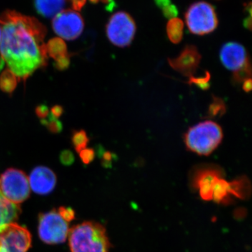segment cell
<instances>
[{
	"mask_svg": "<svg viewBox=\"0 0 252 252\" xmlns=\"http://www.w3.org/2000/svg\"><path fill=\"white\" fill-rule=\"evenodd\" d=\"M0 54L20 81L48 64L46 28L36 18L7 10L0 15Z\"/></svg>",
	"mask_w": 252,
	"mask_h": 252,
	"instance_id": "cell-1",
	"label": "cell"
},
{
	"mask_svg": "<svg viewBox=\"0 0 252 252\" xmlns=\"http://www.w3.org/2000/svg\"><path fill=\"white\" fill-rule=\"evenodd\" d=\"M69 245L71 252H109L111 247L105 228L93 221L84 222L72 228Z\"/></svg>",
	"mask_w": 252,
	"mask_h": 252,
	"instance_id": "cell-2",
	"label": "cell"
},
{
	"mask_svg": "<svg viewBox=\"0 0 252 252\" xmlns=\"http://www.w3.org/2000/svg\"><path fill=\"white\" fill-rule=\"evenodd\" d=\"M223 131L212 121H205L190 127L185 135L187 148L200 156H209L223 140Z\"/></svg>",
	"mask_w": 252,
	"mask_h": 252,
	"instance_id": "cell-3",
	"label": "cell"
},
{
	"mask_svg": "<svg viewBox=\"0 0 252 252\" xmlns=\"http://www.w3.org/2000/svg\"><path fill=\"white\" fill-rule=\"evenodd\" d=\"M74 211L71 208L61 207L39 217V238L44 243H64L69 235V223L74 218Z\"/></svg>",
	"mask_w": 252,
	"mask_h": 252,
	"instance_id": "cell-4",
	"label": "cell"
},
{
	"mask_svg": "<svg viewBox=\"0 0 252 252\" xmlns=\"http://www.w3.org/2000/svg\"><path fill=\"white\" fill-rule=\"evenodd\" d=\"M189 31L196 35H205L215 31L218 18L215 8L206 1H197L189 6L185 14Z\"/></svg>",
	"mask_w": 252,
	"mask_h": 252,
	"instance_id": "cell-5",
	"label": "cell"
},
{
	"mask_svg": "<svg viewBox=\"0 0 252 252\" xmlns=\"http://www.w3.org/2000/svg\"><path fill=\"white\" fill-rule=\"evenodd\" d=\"M136 24L133 18L125 11L115 13L106 26V34L109 41L118 47L130 46L135 38Z\"/></svg>",
	"mask_w": 252,
	"mask_h": 252,
	"instance_id": "cell-6",
	"label": "cell"
},
{
	"mask_svg": "<svg viewBox=\"0 0 252 252\" xmlns=\"http://www.w3.org/2000/svg\"><path fill=\"white\" fill-rule=\"evenodd\" d=\"M29 180L23 171L10 168L0 176V193L11 203H22L30 195Z\"/></svg>",
	"mask_w": 252,
	"mask_h": 252,
	"instance_id": "cell-7",
	"label": "cell"
},
{
	"mask_svg": "<svg viewBox=\"0 0 252 252\" xmlns=\"http://www.w3.org/2000/svg\"><path fill=\"white\" fill-rule=\"evenodd\" d=\"M52 28L55 33L62 39L74 40L83 32L84 21L77 11L63 10L53 19Z\"/></svg>",
	"mask_w": 252,
	"mask_h": 252,
	"instance_id": "cell-8",
	"label": "cell"
},
{
	"mask_svg": "<svg viewBox=\"0 0 252 252\" xmlns=\"http://www.w3.org/2000/svg\"><path fill=\"white\" fill-rule=\"evenodd\" d=\"M31 235L24 227L13 223L0 232V252H27Z\"/></svg>",
	"mask_w": 252,
	"mask_h": 252,
	"instance_id": "cell-9",
	"label": "cell"
},
{
	"mask_svg": "<svg viewBox=\"0 0 252 252\" xmlns=\"http://www.w3.org/2000/svg\"><path fill=\"white\" fill-rule=\"evenodd\" d=\"M201 61V55L193 45H187L175 59H169L172 69L185 77H193Z\"/></svg>",
	"mask_w": 252,
	"mask_h": 252,
	"instance_id": "cell-10",
	"label": "cell"
},
{
	"mask_svg": "<svg viewBox=\"0 0 252 252\" xmlns=\"http://www.w3.org/2000/svg\"><path fill=\"white\" fill-rule=\"evenodd\" d=\"M220 62L226 69L236 71L243 67L248 61V53L241 44L228 42L220 50Z\"/></svg>",
	"mask_w": 252,
	"mask_h": 252,
	"instance_id": "cell-11",
	"label": "cell"
},
{
	"mask_svg": "<svg viewBox=\"0 0 252 252\" xmlns=\"http://www.w3.org/2000/svg\"><path fill=\"white\" fill-rule=\"evenodd\" d=\"M29 184L30 187L35 193L46 195L51 193L56 187V176L48 167H37L32 171Z\"/></svg>",
	"mask_w": 252,
	"mask_h": 252,
	"instance_id": "cell-12",
	"label": "cell"
},
{
	"mask_svg": "<svg viewBox=\"0 0 252 252\" xmlns=\"http://www.w3.org/2000/svg\"><path fill=\"white\" fill-rule=\"evenodd\" d=\"M220 177V172L216 169H203L195 173L194 185L203 200L210 201L213 199L214 185Z\"/></svg>",
	"mask_w": 252,
	"mask_h": 252,
	"instance_id": "cell-13",
	"label": "cell"
},
{
	"mask_svg": "<svg viewBox=\"0 0 252 252\" xmlns=\"http://www.w3.org/2000/svg\"><path fill=\"white\" fill-rule=\"evenodd\" d=\"M48 57L54 61L55 67L59 70H64L70 64V56L67 51V46L61 38H54L46 44Z\"/></svg>",
	"mask_w": 252,
	"mask_h": 252,
	"instance_id": "cell-14",
	"label": "cell"
},
{
	"mask_svg": "<svg viewBox=\"0 0 252 252\" xmlns=\"http://www.w3.org/2000/svg\"><path fill=\"white\" fill-rule=\"evenodd\" d=\"M20 212L21 210L18 205L6 200L0 193V232L11 223H14Z\"/></svg>",
	"mask_w": 252,
	"mask_h": 252,
	"instance_id": "cell-15",
	"label": "cell"
},
{
	"mask_svg": "<svg viewBox=\"0 0 252 252\" xmlns=\"http://www.w3.org/2000/svg\"><path fill=\"white\" fill-rule=\"evenodd\" d=\"M66 0H34V7L38 14L45 18H54L63 11Z\"/></svg>",
	"mask_w": 252,
	"mask_h": 252,
	"instance_id": "cell-16",
	"label": "cell"
},
{
	"mask_svg": "<svg viewBox=\"0 0 252 252\" xmlns=\"http://www.w3.org/2000/svg\"><path fill=\"white\" fill-rule=\"evenodd\" d=\"M167 34L173 44H179L183 38L184 23L178 18L170 19L167 24Z\"/></svg>",
	"mask_w": 252,
	"mask_h": 252,
	"instance_id": "cell-17",
	"label": "cell"
},
{
	"mask_svg": "<svg viewBox=\"0 0 252 252\" xmlns=\"http://www.w3.org/2000/svg\"><path fill=\"white\" fill-rule=\"evenodd\" d=\"M232 193L230 183L223 179H217L214 185L213 199L217 203H220L224 201L225 198Z\"/></svg>",
	"mask_w": 252,
	"mask_h": 252,
	"instance_id": "cell-18",
	"label": "cell"
},
{
	"mask_svg": "<svg viewBox=\"0 0 252 252\" xmlns=\"http://www.w3.org/2000/svg\"><path fill=\"white\" fill-rule=\"evenodd\" d=\"M18 78L10 70L5 69L0 76V89L6 94H11L17 87Z\"/></svg>",
	"mask_w": 252,
	"mask_h": 252,
	"instance_id": "cell-19",
	"label": "cell"
},
{
	"mask_svg": "<svg viewBox=\"0 0 252 252\" xmlns=\"http://www.w3.org/2000/svg\"><path fill=\"white\" fill-rule=\"evenodd\" d=\"M226 107L224 101L220 97L212 96V102L209 106L207 114L210 118H220L224 115Z\"/></svg>",
	"mask_w": 252,
	"mask_h": 252,
	"instance_id": "cell-20",
	"label": "cell"
},
{
	"mask_svg": "<svg viewBox=\"0 0 252 252\" xmlns=\"http://www.w3.org/2000/svg\"><path fill=\"white\" fill-rule=\"evenodd\" d=\"M158 7L161 10L164 16L169 19L177 18L178 9L172 2V0H154Z\"/></svg>",
	"mask_w": 252,
	"mask_h": 252,
	"instance_id": "cell-21",
	"label": "cell"
},
{
	"mask_svg": "<svg viewBox=\"0 0 252 252\" xmlns=\"http://www.w3.org/2000/svg\"><path fill=\"white\" fill-rule=\"evenodd\" d=\"M252 76V67L250 61H247V63L238 70L235 71L233 74L232 80L235 84H239L240 83H243L247 79H250Z\"/></svg>",
	"mask_w": 252,
	"mask_h": 252,
	"instance_id": "cell-22",
	"label": "cell"
},
{
	"mask_svg": "<svg viewBox=\"0 0 252 252\" xmlns=\"http://www.w3.org/2000/svg\"><path fill=\"white\" fill-rule=\"evenodd\" d=\"M72 141L74 148L77 152H81V151L86 149V146L89 142V139L87 134L84 130L75 131L73 133Z\"/></svg>",
	"mask_w": 252,
	"mask_h": 252,
	"instance_id": "cell-23",
	"label": "cell"
},
{
	"mask_svg": "<svg viewBox=\"0 0 252 252\" xmlns=\"http://www.w3.org/2000/svg\"><path fill=\"white\" fill-rule=\"evenodd\" d=\"M41 122L43 125L47 127V129H49L51 132H54V133H59L62 130V123L60 122L59 118L53 115L51 111H50L47 117L44 118V119H41Z\"/></svg>",
	"mask_w": 252,
	"mask_h": 252,
	"instance_id": "cell-24",
	"label": "cell"
},
{
	"mask_svg": "<svg viewBox=\"0 0 252 252\" xmlns=\"http://www.w3.org/2000/svg\"><path fill=\"white\" fill-rule=\"evenodd\" d=\"M210 78H211V76H210V72L207 71L204 77H189L188 84H189V85H193V84H194V85L198 86V87L200 88L202 90H207L210 86Z\"/></svg>",
	"mask_w": 252,
	"mask_h": 252,
	"instance_id": "cell-25",
	"label": "cell"
},
{
	"mask_svg": "<svg viewBox=\"0 0 252 252\" xmlns=\"http://www.w3.org/2000/svg\"><path fill=\"white\" fill-rule=\"evenodd\" d=\"M81 158L85 163H89L92 161L94 157V152L92 149H85L79 152Z\"/></svg>",
	"mask_w": 252,
	"mask_h": 252,
	"instance_id": "cell-26",
	"label": "cell"
},
{
	"mask_svg": "<svg viewBox=\"0 0 252 252\" xmlns=\"http://www.w3.org/2000/svg\"><path fill=\"white\" fill-rule=\"evenodd\" d=\"M246 9L247 13H248L249 15L248 17L245 18L244 20V26L247 29L251 30L252 28V5L251 2L249 3L248 4L245 6Z\"/></svg>",
	"mask_w": 252,
	"mask_h": 252,
	"instance_id": "cell-27",
	"label": "cell"
},
{
	"mask_svg": "<svg viewBox=\"0 0 252 252\" xmlns=\"http://www.w3.org/2000/svg\"><path fill=\"white\" fill-rule=\"evenodd\" d=\"M49 112L50 111L47 106L44 105V104L38 106L36 109V115H37V117H39V119H41V120L47 117V116L49 115Z\"/></svg>",
	"mask_w": 252,
	"mask_h": 252,
	"instance_id": "cell-28",
	"label": "cell"
},
{
	"mask_svg": "<svg viewBox=\"0 0 252 252\" xmlns=\"http://www.w3.org/2000/svg\"><path fill=\"white\" fill-rule=\"evenodd\" d=\"M73 157H73L72 152L69 151H64L61 154V158L63 163L68 164L73 161V159H74Z\"/></svg>",
	"mask_w": 252,
	"mask_h": 252,
	"instance_id": "cell-29",
	"label": "cell"
},
{
	"mask_svg": "<svg viewBox=\"0 0 252 252\" xmlns=\"http://www.w3.org/2000/svg\"><path fill=\"white\" fill-rule=\"evenodd\" d=\"M72 2L73 8L76 10V11H79L82 9L83 6L85 5L87 0H69ZM91 1H94V2H97L98 0H91Z\"/></svg>",
	"mask_w": 252,
	"mask_h": 252,
	"instance_id": "cell-30",
	"label": "cell"
},
{
	"mask_svg": "<svg viewBox=\"0 0 252 252\" xmlns=\"http://www.w3.org/2000/svg\"><path fill=\"white\" fill-rule=\"evenodd\" d=\"M51 112L52 113L53 115L55 117L59 118L63 114V107L61 106H54L51 109Z\"/></svg>",
	"mask_w": 252,
	"mask_h": 252,
	"instance_id": "cell-31",
	"label": "cell"
},
{
	"mask_svg": "<svg viewBox=\"0 0 252 252\" xmlns=\"http://www.w3.org/2000/svg\"><path fill=\"white\" fill-rule=\"evenodd\" d=\"M243 90L245 91V92L249 93L252 91V79H247L243 82Z\"/></svg>",
	"mask_w": 252,
	"mask_h": 252,
	"instance_id": "cell-32",
	"label": "cell"
},
{
	"mask_svg": "<svg viewBox=\"0 0 252 252\" xmlns=\"http://www.w3.org/2000/svg\"><path fill=\"white\" fill-rule=\"evenodd\" d=\"M102 158H103L104 162L109 163L112 161L113 158H114V154L109 152H104Z\"/></svg>",
	"mask_w": 252,
	"mask_h": 252,
	"instance_id": "cell-33",
	"label": "cell"
},
{
	"mask_svg": "<svg viewBox=\"0 0 252 252\" xmlns=\"http://www.w3.org/2000/svg\"><path fill=\"white\" fill-rule=\"evenodd\" d=\"M5 64V62L4 60H3L2 58H1V56H0V71L2 69V68L4 67Z\"/></svg>",
	"mask_w": 252,
	"mask_h": 252,
	"instance_id": "cell-34",
	"label": "cell"
},
{
	"mask_svg": "<svg viewBox=\"0 0 252 252\" xmlns=\"http://www.w3.org/2000/svg\"><path fill=\"white\" fill-rule=\"evenodd\" d=\"M1 27H0V41H1Z\"/></svg>",
	"mask_w": 252,
	"mask_h": 252,
	"instance_id": "cell-35",
	"label": "cell"
}]
</instances>
